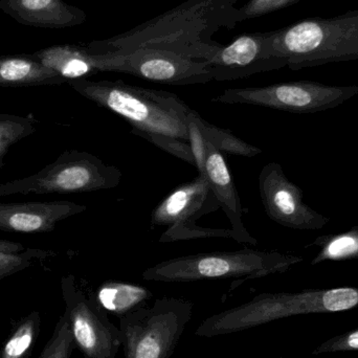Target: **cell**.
<instances>
[{
  "label": "cell",
  "mask_w": 358,
  "mask_h": 358,
  "mask_svg": "<svg viewBox=\"0 0 358 358\" xmlns=\"http://www.w3.org/2000/svg\"><path fill=\"white\" fill-rule=\"evenodd\" d=\"M87 210L73 201L0 203V231L39 234L54 231L57 223Z\"/></svg>",
  "instance_id": "cell-14"
},
{
  "label": "cell",
  "mask_w": 358,
  "mask_h": 358,
  "mask_svg": "<svg viewBox=\"0 0 358 358\" xmlns=\"http://www.w3.org/2000/svg\"><path fill=\"white\" fill-rule=\"evenodd\" d=\"M152 298V292L143 286L110 281L99 287L94 299L107 313L123 317L142 308Z\"/></svg>",
  "instance_id": "cell-19"
},
{
  "label": "cell",
  "mask_w": 358,
  "mask_h": 358,
  "mask_svg": "<svg viewBox=\"0 0 358 358\" xmlns=\"http://www.w3.org/2000/svg\"><path fill=\"white\" fill-rule=\"evenodd\" d=\"M122 176L119 168L107 165L92 153L66 151L34 176L1 183L0 197L15 194H76L115 189L121 182Z\"/></svg>",
  "instance_id": "cell-6"
},
{
  "label": "cell",
  "mask_w": 358,
  "mask_h": 358,
  "mask_svg": "<svg viewBox=\"0 0 358 358\" xmlns=\"http://www.w3.org/2000/svg\"><path fill=\"white\" fill-rule=\"evenodd\" d=\"M204 176L208 178L210 189L229 218L231 229L245 237L252 238L242 222V206L231 171L227 167L223 153L206 141V157Z\"/></svg>",
  "instance_id": "cell-16"
},
{
  "label": "cell",
  "mask_w": 358,
  "mask_h": 358,
  "mask_svg": "<svg viewBox=\"0 0 358 358\" xmlns=\"http://www.w3.org/2000/svg\"><path fill=\"white\" fill-rule=\"evenodd\" d=\"M357 307L358 287L261 294L244 304L206 317L198 326L195 334L200 338H216L238 334L286 317L341 313Z\"/></svg>",
  "instance_id": "cell-3"
},
{
  "label": "cell",
  "mask_w": 358,
  "mask_h": 358,
  "mask_svg": "<svg viewBox=\"0 0 358 358\" xmlns=\"http://www.w3.org/2000/svg\"><path fill=\"white\" fill-rule=\"evenodd\" d=\"M38 313L29 315L19 325L2 348L0 358H24L33 347L39 328Z\"/></svg>",
  "instance_id": "cell-23"
},
{
  "label": "cell",
  "mask_w": 358,
  "mask_h": 358,
  "mask_svg": "<svg viewBox=\"0 0 358 358\" xmlns=\"http://www.w3.org/2000/svg\"><path fill=\"white\" fill-rule=\"evenodd\" d=\"M36 131L33 122L27 117L0 113V169L10 147Z\"/></svg>",
  "instance_id": "cell-22"
},
{
  "label": "cell",
  "mask_w": 358,
  "mask_h": 358,
  "mask_svg": "<svg viewBox=\"0 0 358 358\" xmlns=\"http://www.w3.org/2000/svg\"><path fill=\"white\" fill-rule=\"evenodd\" d=\"M192 315L193 303L162 298L120 317L125 358H171Z\"/></svg>",
  "instance_id": "cell-7"
},
{
  "label": "cell",
  "mask_w": 358,
  "mask_h": 358,
  "mask_svg": "<svg viewBox=\"0 0 358 358\" xmlns=\"http://www.w3.org/2000/svg\"><path fill=\"white\" fill-rule=\"evenodd\" d=\"M300 1L301 0H248L244 6L236 10L234 25L236 27L243 21L264 16Z\"/></svg>",
  "instance_id": "cell-25"
},
{
  "label": "cell",
  "mask_w": 358,
  "mask_h": 358,
  "mask_svg": "<svg viewBox=\"0 0 358 358\" xmlns=\"http://www.w3.org/2000/svg\"><path fill=\"white\" fill-rule=\"evenodd\" d=\"M237 1L187 0L130 31L108 39L92 41L86 48L94 54L163 50L208 63L223 46L213 40V36L223 27H235Z\"/></svg>",
  "instance_id": "cell-1"
},
{
  "label": "cell",
  "mask_w": 358,
  "mask_h": 358,
  "mask_svg": "<svg viewBox=\"0 0 358 358\" xmlns=\"http://www.w3.org/2000/svg\"><path fill=\"white\" fill-rule=\"evenodd\" d=\"M192 111V110H191ZM189 136L191 144L192 152L195 159V168L198 170V174L204 176V164L206 157V141L203 134L200 131L197 124L192 119L191 113L189 115Z\"/></svg>",
  "instance_id": "cell-27"
},
{
  "label": "cell",
  "mask_w": 358,
  "mask_h": 358,
  "mask_svg": "<svg viewBox=\"0 0 358 358\" xmlns=\"http://www.w3.org/2000/svg\"><path fill=\"white\" fill-rule=\"evenodd\" d=\"M191 117L197 124L206 141L214 145L221 152L245 157H254L262 153L260 148L248 144L241 138L234 136L229 130L222 129L208 123L193 109L191 111Z\"/></svg>",
  "instance_id": "cell-21"
},
{
  "label": "cell",
  "mask_w": 358,
  "mask_h": 358,
  "mask_svg": "<svg viewBox=\"0 0 358 358\" xmlns=\"http://www.w3.org/2000/svg\"><path fill=\"white\" fill-rule=\"evenodd\" d=\"M76 348L66 313L60 317L52 338L39 358H71Z\"/></svg>",
  "instance_id": "cell-24"
},
{
  "label": "cell",
  "mask_w": 358,
  "mask_h": 358,
  "mask_svg": "<svg viewBox=\"0 0 358 358\" xmlns=\"http://www.w3.org/2000/svg\"><path fill=\"white\" fill-rule=\"evenodd\" d=\"M64 78L40 62L33 55L0 57V87L60 85Z\"/></svg>",
  "instance_id": "cell-17"
},
{
  "label": "cell",
  "mask_w": 358,
  "mask_h": 358,
  "mask_svg": "<svg viewBox=\"0 0 358 358\" xmlns=\"http://www.w3.org/2000/svg\"><path fill=\"white\" fill-rule=\"evenodd\" d=\"M347 351H358V329L341 334V336H334L331 340L323 343L313 352V355L347 352Z\"/></svg>",
  "instance_id": "cell-28"
},
{
  "label": "cell",
  "mask_w": 358,
  "mask_h": 358,
  "mask_svg": "<svg viewBox=\"0 0 358 358\" xmlns=\"http://www.w3.org/2000/svg\"><path fill=\"white\" fill-rule=\"evenodd\" d=\"M99 73H119L167 85L187 86L213 81L206 63L173 52L136 50L126 52L94 54Z\"/></svg>",
  "instance_id": "cell-10"
},
{
  "label": "cell",
  "mask_w": 358,
  "mask_h": 358,
  "mask_svg": "<svg viewBox=\"0 0 358 358\" xmlns=\"http://www.w3.org/2000/svg\"><path fill=\"white\" fill-rule=\"evenodd\" d=\"M303 258L279 252L243 250L201 252L170 259L149 267L142 278L149 282L187 283L201 280L259 279L285 273Z\"/></svg>",
  "instance_id": "cell-5"
},
{
  "label": "cell",
  "mask_w": 358,
  "mask_h": 358,
  "mask_svg": "<svg viewBox=\"0 0 358 358\" xmlns=\"http://www.w3.org/2000/svg\"><path fill=\"white\" fill-rule=\"evenodd\" d=\"M358 94V85L332 86L313 81L283 82L260 87L229 88L213 99L219 104H245L285 113H322Z\"/></svg>",
  "instance_id": "cell-9"
},
{
  "label": "cell",
  "mask_w": 358,
  "mask_h": 358,
  "mask_svg": "<svg viewBox=\"0 0 358 358\" xmlns=\"http://www.w3.org/2000/svg\"><path fill=\"white\" fill-rule=\"evenodd\" d=\"M261 201L267 216L282 227L301 231L323 229L330 219L304 202V193L284 173L280 164L269 163L259 176Z\"/></svg>",
  "instance_id": "cell-12"
},
{
  "label": "cell",
  "mask_w": 358,
  "mask_h": 358,
  "mask_svg": "<svg viewBox=\"0 0 358 358\" xmlns=\"http://www.w3.org/2000/svg\"><path fill=\"white\" fill-rule=\"evenodd\" d=\"M34 57L48 69L64 78L66 82L96 75L94 55L86 45L60 44L34 52Z\"/></svg>",
  "instance_id": "cell-18"
},
{
  "label": "cell",
  "mask_w": 358,
  "mask_h": 358,
  "mask_svg": "<svg viewBox=\"0 0 358 358\" xmlns=\"http://www.w3.org/2000/svg\"><path fill=\"white\" fill-rule=\"evenodd\" d=\"M206 64L214 81L224 82L278 71L287 66V61L273 50V31L239 36Z\"/></svg>",
  "instance_id": "cell-13"
},
{
  "label": "cell",
  "mask_w": 358,
  "mask_h": 358,
  "mask_svg": "<svg viewBox=\"0 0 358 358\" xmlns=\"http://www.w3.org/2000/svg\"><path fill=\"white\" fill-rule=\"evenodd\" d=\"M273 50L301 71L358 60V8L323 18L310 17L273 31Z\"/></svg>",
  "instance_id": "cell-4"
},
{
  "label": "cell",
  "mask_w": 358,
  "mask_h": 358,
  "mask_svg": "<svg viewBox=\"0 0 358 358\" xmlns=\"http://www.w3.org/2000/svg\"><path fill=\"white\" fill-rule=\"evenodd\" d=\"M67 84L84 98L126 120L132 134L195 167L189 136L192 109L176 94L130 85L122 80L83 78Z\"/></svg>",
  "instance_id": "cell-2"
},
{
  "label": "cell",
  "mask_w": 358,
  "mask_h": 358,
  "mask_svg": "<svg viewBox=\"0 0 358 358\" xmlns=\"http://www.w3.org/2000/svg\"><path fill=\"white\" fill-rule=\"evenodd\" d=\"M275 358H283V357H275Z\"/></svg>",
  "instance_id": "cell-29"
},
{
  "label": "cell",
  "mask_w": 358,
  "mask_h": 358,
  "mask_svg": "<svg viewBox=\"0 0 358 358\" xmlns=\"http://www.w3.org/2000/svg\"><path fill=\"white\" fill-rule=\"evenodd\" d=\"M50 252L41 250H27L24 252L0 250V280L23 271L38 259L45 258Z\"/></svg>",
  "instance_id": "cell-26"
},
{
  "label": "cell",
  "mask_w": 358,
  "mask_h": 358,
  "mask_svg": "<svg viewBox=\"0 0 358 358\" xmlns=\"http://www.w3.org/2000/svg\"><path fill=\"white\" fill-rule=\"evenodd\" d=\"M0 10L17 22L43 29H66L83 24L87 15L64 0H0Z\"/></svg>",
  "instance_id": "cell-15"
},
{
  "label": "cell",
  "mask_w": 358,
  "mask_h": 358,
  "mask_svg": "<svg viewBox=\"0 0 358 358\" xmlns=\"http://www.w3.org/2000/svg\"><path fill=\"white\" fill-rule=\"evenodd\" d=\"M218 208L208 178L198 174L189 182L173 189L153 210L151 223L168 227L159 238V242L163 243L199 238H229L240 243L257 245L256 238L245 237L234 229H210L196 224L198 219Z\"/></svg>",
  "instance_id": "cell-8"
},
{
  "label": "cell",
  "mask_w": 358,
  "mask_h": 358,
  "mask_svg": "<svg viewBox=\"0 0 358 358\" xmlns=\"http://www.w3.org/2000/svg\"><path fill=\"white\" fill-rule=\"evenodd\" d=\"M309 246L320 248L319 254L311 262L313 265L327 261L338 262L358 259V225L344 233L320 236L307 248Z\"/></svg>",
  "instance_id": "cell-20"
},
{
  "label": "cell",
  "mask_w": 358,
  "mask_h": 358,
  "mask_svg": "<svg viewBox=\"0 0 358 358\" xmlns=\"http://www.w3.org/2000/svg\"><path fill=\"white\" fill-rule=\"evenodd\" d=\"M62 292L73 342L83 358H117L123 334L107 311L96 299L86 296L71 275L63 278Z\"/></svg>",
  "instance_id": "cell-11"
}]
</instances>
